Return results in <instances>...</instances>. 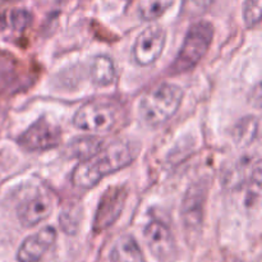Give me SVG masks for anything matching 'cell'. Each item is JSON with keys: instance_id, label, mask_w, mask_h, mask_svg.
<instances>
[{"instance_id": "1", "label": "cell", "mask_w": 262, "mask_h": 262, "mask_svg": "<svg viewBox=\"0 0 262 262\" xmlns=\"http://www.w3.org/2000/svg\"><path fill=\"white\" fill-rule=\"evenodd\" d=\"M136 155L137 148L129 141H114L81 160L72 173V183L79 189L94 188L105 177L127 168Z\"/></svg>"}, {"instance_id": "2", "label": "cell", "mask_w": 262, "mask_h": 262, "mask_svg": "<svg viewBox=\"0 0 262 262\" xmlns=\"http://www.w3.org/2000/svg\"><path fill=\"white\" fill-rule=\"evenodd\" d=\"M183 90L170 82H164L141 99L140 117L148 127H159L168 122L182 104Z\"/></svg>"}, {"instance_id": "3", "label": "cell", "mask_w": 262, "mask_h": 262, "mask_svg": "<svg viewBox=\"0 0 262 262\" xmlns=\"http://www.w3.org/2000/svg\"><path fill=\"white\" fill-rule=\"evenodd\" d=\"M214 38V27L207 20L193 23L184 37L181 50L169 68L170 74H181L193 69L206 55Z\"/></svg>"}, {"instance_id": "4", "label": "cell", "mask_w": 262, "mask_h": 262, "mask_svg": "<svg viewBox=\"0 0 262 262\" xmlns=\"http://www.w3.org/2000/svg\"><path fill=\"white\" fill-rule=\"evenodd\" d=\"M117 109L109 102L90 101L82 105L73 117L74 127L86 132H109L117 124Z\"/></svg>"}, {"instance_id": "5", "label": "cell", "mask_w": 262, "mask_h": 262, "mask_svg": "<svg viewBox=\"0 0 262 262\" xmlns=\"http://www.w3.org/2000/svg\"><path fill=\"white\" fill-rule=\"evenodd\" d=\"M127 197L128 189L125 186L109 187L101 194L92 224L95 233H102L119 219L125 206Z\"/></svg>"}, {"instance_id": "6", "label": "cell", "mask_w": 262, "mask_h": 262, "mask_svg": "<svg viewBox=\"0 0 262 262\" xmlns=\"http://www.w3.org/2000/svg\"><path fill=\"white\" fill-rule=\"evenodd\" d=\"M166 33L161 26L151 25L136 38L132 55L136 63L141 67H148L155 63L165 46Z\"/></svg>"}, {"instance_id": "7", "label": "cell", "mask_w": 262, "mask_h": 262, "mask_svg": "<svg viewBox=\"0 0 262 262\" xmlns=\"http://www.w3.org/2000/svg\"><path fill=\"white\" fill-rule=\"evenodd\" d=\"M18 143L27 151H46L60 142V129L46 119H38L18 137Z\"/></svg>"}, {"instance_id": "8", "label": "cell", "mask_w": 262, "mask_h": 262, "mask_svg": "<svg viewBox=\"0 0 262 262\" xmlns=\"http://www.w3.org/2000/svg\"><path fill=\"white\" fill-rule=\"evenodd\" d=\"M53 200L46 192H35L17 207V216L25 228H32L50 216Z\"/></svg>"}, {"instance_id": "9", "label": "cell", "mask_w": 262, "mask_h": 262, "mask_svg": "<svg viewBox=\"0 0 262 262\" xmlns=\"http://www.w3.org/2000/svg\"><path fill=\"white\" fill-rule=\"evenodd\" d=\"M56 241V230L45 227L32 235H28L17 251L18 262H40Z\"/></svg>"}, {"instance_id": "10", "label": "cell", "mask_w": 262, "mask_h": 262, "mask_svg": "<svg viewBox=\"0 0 262 262\" xmlns=\"http://www.w3.org/2000/svg\"><path fill=\"white\" fill-rule=\"evenodd\" d=\"M143 237L151 253L158 260H169L176 252V242L168 225L159 220H152L146 225Z\"/></svg>"}, {"instance_id": "11", "label": "cell", "mask_w": 262, "mask_h": 262, "mask_svg": "<svg viewBox=\"0 0 262 262\" xmlns=\"http://www.w3.org/2000/svg\"><path fill=\"white\" fill-rule=\"evenodd\" d=\"M207 187L204 182L193 184L188 188L182 205L183 223L189 230H197L204 220V207L206 202Z\"/></svg>"}, {"instance_id": "12", "label": "cell", "mask_w": 262, "mask_h": 262, "mask_svg": "<svg viewBox=\"0 0 262 262\" xmlns=\"http://www.w3.org/2000/svg\"><path fill=\"white\" fill-rule=\"evenodd\" d=\"M110 262H145V257L132 235H123L110 252Z\"/></svg>"}, {"instance_id": "13", "label": "cell", "mask_w": 262, "mask_h": 262, "mask_svg": "<svg viewBox=\"0 0 262 262\" xmlns=\"http://www.w3.org/2000/svg\"><path fill=\"white\" fill-rule=\"evenodd\" d=\"M90 77L96 86L105 87L112 84L117 78V68L113 59L107 55H97L90 66Z\"/></svg>"}, {"instance_id": "14", "label": "cell", "mask_w": 262, "mask_h": 262, "mask_svg": "<svg viewBox=\"0 0 262 262\" xmlns=\"http://www.w3.org/2000/svg\"><path fill=\"white\" fill-rule=\"evenodd\" d=\"M102 147V140L97 137H78L74 138L71 142V145L67 147L68 155L71 158H76L78 160H84L94 155L95 152Z\"/></svg>"}, {"instance_id": "15", "label": "cell", "mask_w": 262, "mask_h": 262, "mask_svg": "<svg viewBox=\"0 0 262 262\" xmlns=\"http://www.w3.org/2000/svg\"><path fill=\"white\" fill-rule=\"evenodd\" d=\"M258 127L260 122L256 117H246L241 119V122L234 128V140L238 146H250L255 142L258 136Z\"/></svg>"}, {"instance_id": "16", "label": "cell", "mask_w": 262, "mask_h": 262, "mask_svg": "<svg viewBox=\"0 0 262 262\" xmlns=\"http://www.w3.org/2000/svg\"><path fill=\"white\" fill-rule=\"evenodd\" d=\"M174 2L176 0H142L138 7V12L143 20H155L170 9Z\"/></svg>"}, {"instance_id": "17", "label": "cell", "mask_w": 262, "mask_h": 262, "mask_svg": "<svg viewBox=\"0 0 262 262\" xmlns=\"http://www.w3.org/2000/svg\"><path fill=\"white\" fill-rule=\"evenodd\" d=\"M214 0H182L181 14L183 17H200L209 10Z\"/></svg>"}, {"instance_id": "18", "label": "cell", "mask_w": 262, "mask_h": 262, "mask_svg": "<svg viewBox=\"0 0 262 262\" xmlns=\"http://www.w3.org/2000/svg\"><path fill=\"white\" fill-rule=\"evenodd\" d=\"M262 0H245L243 4V19L248 28H253L261 20Z\"/></svg>"}, {"instance_id": "19", "label": "cell", "mask_w": 262, "mask_h": 262, "mask_svg": "<svg viewBox=\"0 0 262 262\" xmlns=\"http://www.w3.org/2000/svg\"><path fill=\"white\" fill-rule=\"evenodd\" d=\"M33 17L27 9H14L10 12V25L14 30L23 32L32 25Z\"/></svg>"}, {"instance_id": "20", "label": "cell", "mask_w": 262, "mask_h": 262, "mask_svg": "<svg viewBox=\"0 0 262 262\" xmlns=\"http://www.w3.org/2000/svg\"><path fill=\"white\" fill-rule=\"evenodd\" d=\"M5 26H7V19H5V15L0 12V31L4 30Z\"/></svg>"}, {"instance_id": "21", "label": "cell", "mask_w": 262, "mask_h": 262, "mask_svg": "<svg viewBox=\"0 0 262 262\" xmlns=\"http://www.w3.org/2000/svg\"><path fill=\"white\" fill-rule=\"evenodd\" d=\"M4 2H14V0H4Z\"/></svg>"}]
</instances>
